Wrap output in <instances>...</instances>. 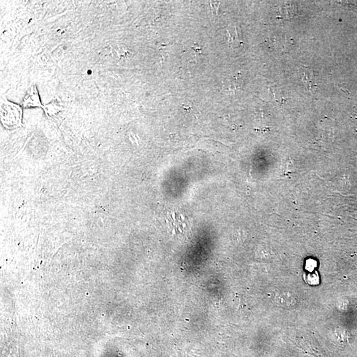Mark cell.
Listing matches in <instances>:
<instances>
[{"label": "cell", "mask_w": 357, "mask_h": 357, "mask_svg": "<svg viewBox=\"0 0 357 357\" xmlns=\"http://www.w3.org/2000/svg\"><path fill=\"white\" fill-rule=\"evenodd\" d=\"M23 105L25 107L41 106L40 98L36 86L30 87L28 89L27 95L24 98Z\"/></svg>", "instance_id": "2"}, {"label": "cell", "mask_w": 357, "mask_h": 357, "mask_svg": "<svg viewBox=\"0 0 357 357\" xmlns=\"http://www.w3.org/2000/svg\"><path fill=\"white\" fill-rule=\"evenodd\" d=\"M2 122L9 126L17 125L20 122L21 109L19 105L2 99L1 105Z\"/></svg>", "instance_id": "1"}]
</instances>
